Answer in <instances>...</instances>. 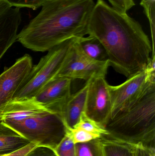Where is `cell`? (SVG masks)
Here are the masks:
<instances>
[{
  "label": "cell",
  "instance_id": "cell-1",
  "mask_svg": "<svg viewBox=\"0 0 155 156\" xmlns=\"http://www.w3.org/2000/svg\"><path fill=\"white\" fill-rule=\"evenodd\" d=\"M87 35L102 44L110 66L127 78L144 70L151 60V41L140 23L104 0L95 5Z\"/></svg>",
  "mask_w": 155,
  "mask_h": 156
},
{
  "label": "cell",
  "instance_id": "cell-2",
  "mask_svg": "<svg viewBox=\"0 0 155 156\" xmlns=\"http://www.w3.org/2000/svg\"><path fill=\"white\" fill-rule=\"evenodd\" d=\"M95 5L94 0H46L16 41L30 50L43 52L70 38L83 37Z\"/></svg>",
  "mask_w": 155,
  "mask_h": 156
},
{
  "label": "cell",
  "instance_id": "cell-3",
  "mask_svg": "<svg viewBox=\"0 0 155 156\" xmlns=\"http://www.w3.org/2000/svg\"><path fill=\"white\" fill-rule=\"evenodd\" d=\"M106 128L116 139L155 147V86L110 119Z\"/></svg>",
  "mask_w": 155,
  "mask_h": 156
},
{
  "label": "cell",
  "instance_id": "cell-4",
  "mask_svg": "<svg viewBox=\"0 0 155 156\" xmlns=\"http://www.w3.org/2000/svg\"><path fill=\"white\" fill-rule=\"evenodd\" d=\"M3 123L30 143L53 150L66 134L61 115L50 110L37 112L19 122Z\"/></svg>",
  "mask_w": 155,
  "mask_h": 156
},
{
  "label": "cell",
  "instance_id": "cell-5",
  "mask_svg": "<svg viewBox=\"0 0 155 156\" xmlns=\"http://www.w3.org/2000/svg\"><path fill=\"white\" fill-rule=\"evenodd\" d=\"M77 38H70L49 50L38 64L33 66L25 83L13 99L34 97L48 82L56 76Z\"/></svg>",
  "mask_w": 155,
  "mask_h": 156
},
{
  "label": "cell",
  "instance_id": "cell-6",
  "mask_svg": "<svg viewBox=\"0 0 155 156\" xmlns=\"http://www.w3.org/2000/svg\"><path fill=\"white\" fill-rule=\"evenodd\" d=\"M79 38L73 44L62 66L54 77L80 79L87 81L96 76H106L110 66L109 61H97L87 55L79 44Z\"/></svg>",
  "mask_w": 155,
  "mask_h": 156
},
{
  "label": "cell",
  "instance_id": "cell-7",
  "mask_svg": "<svg viewBox=\"0 0 155 156\" xmlns=\"http://www.w3.org/2000/svg\"><path fill=\"white\" fill-rule=\"evenodd\" d=\"M155 86V83L147 79L145 70L127 78L122 84L116 86L109 84L112 102L111 119L140 99L150 89Z\"/></svg>",
  "mask_w": 155,
  "mask_h": 156
},
{
  "label": "cell",
  "instance_id": "cell-8",
  "mask_svg": "<svg viewBox=\"0 0 155 156\" xmlns=\"http://www.w3.org/2000/svg\"><path fill=\"white\" fill-rule=\"evenodd\" d=\"M105 77L96 76L89 80L85 112L87 116L106 128L111 119L112 102L109 84Z\"/></svg>",
  "mask_w": 155,
  "mask_h": 156
},
{
  "label": "cell",
  "instance_id": "cell-9",
  "mask_svg": "<svg viewBox=\"0 0 155 156\" xmlns=\"http://www.w3.org/2000/svg\"><path fill=\"white\" fill-rule=\"evenodd\" d=\"M33 66L32 57L26 54L0 75V109L23 86Z\"/></svg>",
  "mask_w": 155,
  "mask_h": 156
},
{
  "label": "cell",
  "instance_id": "cell-10",
  "mask_svg": "<svg viewBox=\"0 0 155 156\" xmlns=\"http://www.w3.org/2000/svg\"><path fill=\"white\" fill-rule=\"evenodd\" d=\"M72 81L68 78H53L33 98L48 110L59 114L63 105L72 94Z\"/></svg>",
  "mask_w": 155,
  "mask_h": 156
},
{
  "label": "cell",
  "instance_id": "cell-11",
  "mask_svg": "<svg viewBox=\"0 0 155 156\" xmlns=\"http://www.w3.org/2000/svg\"><path fill=\"white\" fill-rule=\"evenodd\" d=\"M21 22L20 9L16 7H11L0 16V60L17 40Z\"/></svg>",
  "mask_w": 155,
  "mask_h": 156
},
{
  "label": "cell",
  "instance_id": "cell-12",
  "mask_svg": "<svg viewBox=\"0 0 155 156\" xmlns=\"http://www.w3.org/2000/svg\"><path fill=\"white\" fill-rule=\"evenodd\" d=\"M89 83L88 80L82 89L71 94L63 105L59 114L66 127H73L82 113L85 112Z\"/></svg>",
  "mask_w": 155,
  "mask_h": 156
},
{
  "label": "cell",
  "instance_id": "cell-13",
  "mask_svg": "<svg viewBox=\"0 0 155 156\" xmlns=\"http://www.w3.org/2000/svg\"><path fill=\"white\" fill-rule=\"evenodd\" d=\"M99 142L101 156H134V144L110 135L99 137Z\"/></svg>",
  "mask_w": 155,
  "mask_h": 156
},
{
  "label": "cell",
  "instance_id": "cell-14",
  "mask_svg": "<svg viewBox=\"0 0 155 156\" xmlns=\"http://www.w3.org/2000/svg\"><path fill=\"white\" fill-rule=\"evenodd\" d=\"M30 142L14 130L0 123V154H7L27 145Z\"/></svg>",
  "mask_w": 155,
  "mask_h": 156
},
{
  "label": "cell",
  "instance_id": "cell-15",
  "mask_svg": "<svg viewBox=\"0 0 155 156\" xmlns=\"http://www.w3.org/2000/svg\"><path fill=\"white\" fill-rule=\"evenodd\" d=\"M79 42L85 53L91 58L100 61L108 60L105 49L96 38L83 37L79 38Z\"/></svg>",
  "mask_w": 155,
  "mask_h": 156
},
{
  "label": "cell",
  "instance_id": "cell-16",
  "mask_svg": "<svg viewBox=\"0 0 155 156\" xmlns=\"http://www.w3.org/2000/svg\"><path fill=\"white\" fill-rule=\"evenodd\" d=\"M73 127L83 129L100 136L109 135L105 127L87 116L85 112L82 113L78 122Z\"/></svg>",
  "mask_w": 155,
  "mask_h": 156
},
{
  "label": "cell",
  "instance_id": "cell-17",
  "mask_svg": "<svg viewBox=\"0 0 155 156\" xmlns=\"http://www.w3.org/2000/svg\"><path fill=\"white\" fill-rule=\"evenodd\" d=\"M140 5L149 20L152 38V56L155 55V0H141Z\"/></svg>",
  "mask_w": 155,
  "mask_h": 156
},
{
  "label": "cell",
  "instance_id": "cell-18",
  "mask_svg": "<svg viewBox=\"0 0 155 156\" xmlns=\"http://www.w3.org/2000/svg\"><path fill=\"white\" fill-rule=\"evenodd\" d=\"M76 156H101L99 138L75 144Z\"/></svg>",
  "mask_w": 155,
  "mask_h": 156
},
{
  "label": "cell",
  "instance_id": "cell-19",
  "mask_svg": "<svg viewBox=\"0 0 155 156\" xmlns=\"http://www.w3.org/2000/svg\"><path fill=\"white\" fill-rule=\"evenodd\" d=\"M66 127V134L70 137L75 144L86 143L101 137L99 135L86 132L80 128Z\"/></svg>",
  "mask_w": 155,
  "mask_h": 156
},
{
  "label": "cell",
  "instance_id": "cell-20",
  "mask_svg": "<svg viewBox=\"0 0 155 156\" xmlns=\"http://www.w3.org/2000/svg\"><path fill=\"white\" fill-rule=\"evenodd\" d=\"M54 151L57 156H76L75 144L66 134Z\"/></svg>",
  "mask_w": 155,
  "mask_h": 156
},
{
  "label": "cell",
  "instance_id": "cell-21",
  "mask_svg": "<svg viewBox=\"0 0 155 156\" xmlns=\"http://www.w3.org/2000/svg\"><path fill=\"white\" fill-rule=\"evenodd\" d=\"M12 7L28 8L35 10L42 6L46 0H6Z\"/></svg>",
  "mask_w": 155,
  "mask_h": 156
},
{
  "label": "cell",
  "instance_id": "cell-22",
  "mask_svg": "<svg viewBox=\"0 0 155 156\" xmlns=\"http://www.w3.org/2000/svg\"><path fill=\"white\" fill-rule=\"evenodd\" d=\"M112 7L118 12L126 13L135 5L133 0H108Z\"/></svg>",
  "mask_w": 155,
  "mask_h": 156
},
{
  "label": "cell",
  "instance_id": "cell-23",
  "mask_svg": "<svg viewBox=\"0 0 155 156\" xmlns=\"http://www.w3.org/2000/svg\"><path fill=\"white\" fill-rule=\"evenodd\" d=\"M134 156H155V148L142 143L134 144Z\"/></svg>",
  "mask_w": 155,
  "mask_h": 156
},
{
  "label": "cell",
  "instance_id": "cell-24",
  "mask_svg": "<svg viewBox=\"0 0 155 156\" xmlns=\"http://www.w3.org/2000/svg\"><path fill=\"white\" fill-rule=\"evenodd\" d=\"M26 156H57L53 150L45 147L37 146Z\"/></svg>",
  "mask_w": 155,
  "mask_h": 156
},
{
  "label": "cell",
  "instance_id": "cell-25",
  "mask_svg": "<svg viewBox=\"0 0 155 156\" xmlns=\"http://www.w3.org/2000/svg\"><path fill=\"white\" fill-rule=\"evenodd\" d=\"M37 146L34 143H29L25 146L3 156H26Z\"/></svg>",
  "mask_w": 155,
  "mask_h": 156
},
{
  "label": "cell",
  "instance_id": "cell-26",
  "mask_svg": "<svg viewBox=\"0 0 155 156\" xmlns=\"http://www.w3.org/2000/svg\"><path fill=\"white\" fill-rule=\"evenodd\" d=\"M6 0H0V16L11 8Z\"/></svg>",
  "mask_w": 155,
  "mask_h": 156
},
{
  "label": "cell",
  "instance_id": "cell-27",
  "mask_svg": "<svg viewBox=\"0 0 155 156\" xmlns=\"http://www.w3.org/2000/svg\"><path fill=\"white\" fill-rule=\"evenodd\" d=\"M5 155V154H0V156H4Z\"/></svg>",
  "mask_w": 155,
  "mask_h": 156
}]
</instances>
